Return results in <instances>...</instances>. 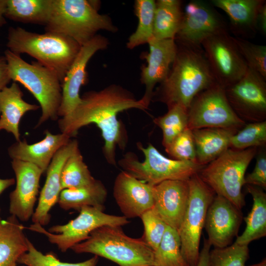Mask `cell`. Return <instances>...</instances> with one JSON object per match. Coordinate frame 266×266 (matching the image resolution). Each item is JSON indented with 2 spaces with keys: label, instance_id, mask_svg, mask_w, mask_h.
<instances>
[{
  "label": "cell",
  "instance_id": "obj_30",
  "mask_svg": "<svg viewBox=\"0 0 266 266\" xmlns=\"http://www.w3.org/2000/svg\"><path fill=\"white\" fill-rule=\"evenodd\" d=\"M51 0H6L5 17L11 20L35 24H46Z\"/></svg>",
  "mask_w": 266,
  "mask_h": 266
},
{
  "label": "cell",
  "instance_id": "obj_3",
  "mask_svg": "<svg viewBox=\"0 0 266 266\" xmlns=\"http://www.w3.org/2000/svg\"><path fill=\"white\" fill-rule=\"evenodd\" d=\"M6 46L15 54H28L54 71L61 83L81 47L62 34L50 32L38 33L19 27L9 28Z\"/></svg>",
  "mask_w": 266,
  "mask_h": 266
},
{
  "label": "cell",
  "instance_id": "obj_45",
  "mask_svg": "<svg viewBox=\"0 0 266 266\" xmlns=\"http://www.w3.org/2000/svg\"><path fill=\"white\" fill-rule=\"evenodd\" d=\"M15 183V180L14 178H0V195L5 190L13 185Z\"/></svg>",
  "mask_w": 266,
  "mask_h": 266
},
{
  "label": "cell",
  "instance_id": "obj_17",
  "mask_svg": "<svg viewBox=\"0 0 266 266\" xmlns=\"http://www.w3.org/2000/svg\"><path fill=\"white\" fill-rule=\"evenodd\" d=\"M242 218L240 210L216 195L208 208L204 224L211 245L218 248L228 246L237 234Z\"/></svg>",
  "mask_w": 266,
  "mask_h": 266
},
{
  "label": "cell",
  "instance_id": "obj_37",
  "mask_svg": "<svg viewBox=\"0 0 266 266\" xmlns=\"http://www.w3.org/2000/svg\"><path fill=\"white\" fill-rule=\"evenodd\" d=\"M248 257V245L234 243L224 248H214L210 252V266H245Z\"/></svg>",
  "mask_w": 266,
  "mask_h": 266
},
{
  "label": "cell",
  "instance_id": "obj_14",
  "mask_svg": "<svg viewBox=\"0 0 266 266\" xmlns=\"http://www.w3.org/2000/svg\"><path fill=\"white\" fill-rule=\"evenodd\" d=\"M224 30H227L225 23L212 4L192 0L183 11L182 23L174 40L177 44L201 48L205 39Z\"/></svg>",
  "mask_w": 266,
  "mask_h": 266
},
{
  "label": "cell",
  "instance_id": "obj_20",
  "mask_svg": "<svg viewBox=\"0 0 266 266\" xmlns=\"http://www.w3.org/2000/svg\"><path fill=\"white\" fill-rule=\"evenodd\" d=\"M78 148L76 140H70L55 154L46 170V178L40 192L38 204L32 217L34 224L42 226L50 222V210L58 202L62 191L61 175L62 168L67 159Z\"/></svg>",
  "mask_w": 266,
  "mask_h": 266
},
{
  "label": "cell",
  "instance_id": "obj_19",
  "mask_svg": "<svg viewBox=\"0 0 266 266\" xmlns=\"http://www.w3.org/2000/svg\"><path fill=\"white\" fill-rule=\"evenodd\" d=\"M113 194L123 216L140 217L154 206L153 186L122 171L116 177Z\"/></svg>",
  "mask_w": 266,
  "mask_h": 266
},
{
  "label": "cell",
  "instance_id": "obj_23",
  "mask_svg": "<svg viewBox=\"0 0 266 266\" xmlns=\"http://www.w3.org/2000/svg\"><path fill=\"white\" fill-rule=\"evenodd\" d=\"M211 4L224 11L235 37L250 38L257 31V19L264 0H211Z\"/></svg>",
  "mask_w": 266,
  "mask_h": 266
},
{
  "label": "cell",
  "instance_id": "obj_6",
  "mask_svg": "<svg viewBox=\"0 0 266 266\" xmlns=\"http://www.w3.org/2000/svg\"><path fill=\"white\" fill-rule=\"evenodd\" d=\"M4 56L11 80L23 85L40 104L41 115L37 127L49 119L56 120L62 100V83L56 73L38 62L29 64L8 49Z\"/></svg>",
  "mask_w": 266,
  "mask_h": 266
},
{
  "label": "cell",
  "instance_id": "obj_43",
  "mask_svg": "<svg viewBox=\"0 0 266 266\" xmlns=\"http://www.w3.org/2000/svg\"><path fill=\"white\" fill-rule=\"evenodd\" d=\"M211 246L208 239L204 238L203 247L200 253L199 261L196 266H210L209 254Z\"/></svg>",
  "mask_w": 266,
  "mask_h": 266
},
{
  "label": "cell",
  "instance_id": "obj_38",
  "mask_svg": "<svg viewBox=\"0 0 266 266\" xmlns=\"http://www.w3.org/2000/svg\"><path fill=\"white\" fill-rule=\"evenodd\" d=\"M233 38L248 67L266 79V46L254 44L240 37Z\"/></svg>",
  "mask_w": 266,
  "mask_h": 266
},
{
  "label": "cell",
  "instance_id": "obj_34",
  "mask_svg": "<svg viewBox=\"0 0 266 266\" xmlns=\"http://www.w3.org/2000/svg\"><path fill=\"white\" fill-rule=\"evenodd\" d=\"M188 110L179 105L168 108L166 113L153 120L162 131L164 147L188 128Z\"/></svg>",
  "mask_w": 266,
  "mask_h": 266
},
{
  "label": "cell",
  "instance_id": "obj_47",
  "mask_svg": "<svg viewBox=\"0 0 266 266\" xmlns=\"http://www.w3.org/2000/svg\"><path fill=\"white\" fill-rule=\"evenodd\" d=\"M249 266H266V260L264 259L262 262L258 264L250 265Z\"/></svg>",
  "mask_w": 266,
  "mask_h": 266
},
{
  "label": "cell",
  "instance_id": "obj_8",
  "mask_svg": "<svg viewBox=\"0 0 266 266\" xmlns=\"http://www.w3.org/2000/svg\"><path fill=\"white\" fill-rule=\"evenodd\" d=\"M137 146L144 155V161L140 162L134 153L128 152L118 165L123 171L152 186L168 180L187 181L204 166L196 162L167 158L150 143L145 148L141 143Z\"/></svg>",
  "mask_w": 266,
  "mask_h": 266
},
{
  "label": "cell",
  "instance_id": "obj_33",
  "mask_svg": "<svg viewBox=\"0 0 266 266\" xmlns=\"http://www.w3.org/2000/svg\"><path fill=\"white\" fill-rule=\"evenodd\" d=\"M154 254L157 266H190L182 255L178 231L168 226Z\"/></svg>",
  "mask_w": 266,
  "mask_h": 266
},
{
  "label": "cell",
  "instance_id": "obj_18",
  "mask_svg": "<svg viewBox=\"0 0 266 266\" xmlns=\"http://www.w3.org/2000/svg\"><path fill=\"white\" fill-rule=\"evenodd\" d=\"M149 51L144 55L147 65L141 67L140 81L145 91L142 100L149 106L154 88L167 77L177 51L174 39L152 38L148 43Z\"/></svg>",
  "mask_w": 266,
  "mask_h": 266
},
{
  "label": "cell",
  "instance_id": "obj_40",
  "mask_svg": "<svg viewBox=\"0 0 266 266\" xmlns=\"http://www.w3.org/2000/svg\"><path fill=\"white\" fill-rule=\"evenodd\" d=\"M165 148L167 154L174 160L197 163L192 131L188 128Z\"/></svg>",
  "mask_w": 266,
  "mask_h": 266
},
{
  "label": "cell",
  "instance_id": "obj_42",
  "mask_svg": "<svg viewBox=\"0 0 266 266\" xmlns=\"http://www.w3.org/2000/svg\"><path fill=\"white\" fill-rule=\"evenodd\" d=\"M11 80L6 59L0 56V90L6 87Z\"/></svg>",
  "mask_w": 266,
  "mask_h": 266
},
{
  "label": "cell",
  "instance_id": "obj_2",
  "mask_svg": "<svg viewBox=\"0 0 266 266\" xmlns=\"http://www.w3.org/2000/svg\"><path fill=\"white\" fill-rule=\"evenodd\" d=\"M177 45L171 68L154 91L152 100L164 103L168 108L179 105L188 110L198 94L217 82L201 47Z\"/></svg>",
  "mask_w": 266,
  "mask_h": 266
},
{
  "label": "cell",
  "instance_id": "obj_46",
  "mask_svg": "<svg viewBox=\"0 0 266 266\" xmlns=\"http://www.w3.org/2000/svg\"><path fill=\"white\" fill-rule=\"evenodd\" d=\"M6 0H0V29L6 23L5 10Z\"/></svg>",
  "mask_w": 266,
  "mask_h": 266
},
{
  "label": "cell",
  "instance_id": "obj_22",
  "mask_svg": "<svg viewBox=\"0 0 266 266\" xmlns=\"http://www.w3.org/2000/svg\"><path fill=\"white\" fill-rule=\"evenodd\" d=\"M45 137L41 140L32 144L27 141H17L8 148L11 158L31 163L37 166L43 173L46 170L56 152L71 139L67 134L61 133L52 134L45 132Z\"/></svg>",
  "mask_w": 266,
  "mask_h": 266
},
{
  "label": "cell",
  "instance_id": "obj_32",
  "mask_svg": "<svg viewBox=\"0 0 266 266\" xmlns=\"http://www.w3.org/2000/svg\"><path fill=\"white\" fill-rule=\"evenodd\" d=\"M96 180L77 149L66 160L61 175L62 190L81 187Z\"/></svg>",
  "mask_w": 266,
  "mask_h": 266
},
{
  "label": "cell",
  "instance_id": "obj_35",
  "mask_svg": "<svg viewBox=\"0 0 266 266\" xmlns=\"http://www.w3.org/2000/svg\"><path fill=\"white\" fill-rule=\"evenodd\" d=\"M266 145V121L246 123L232 136L230 148L237 150Z\"/></svg>",
  "mask_w": 266,
  "mask_h": 266
},
{
  "label": "cell",
  "instance_id": "obj_15",
  "mask_svg": "<svg viewBox=\"0 0 266 266\" xmlns=\"http://www.w3.org/2000/svg\"><path fill=\"white\" fill-rule=\"evenodd\" d=\"M108 44L105 37L97 34L81 47L62 83V100L58 116L68 115L80 103V89L88 81L87 64L97 51L105 49Z\"/></svg>",
  "mask_w": 266,
  "mask_h": 266
},
{
  "label": "cell",
  "instance_id": "obj_10",
  "mask_svg": "<svg viewBox=\"0 0 266 266\" xmlns=\"http://www.w3.org/2000/svg\"><path fill=\"white\" fill-rule=\"evenodd\" d=\"M104 210L86 206L79 210V214L64 225H57L48 231L43 226L34 224L25 227L45 235L48 241L56 245L62 252H66L75 245L86 240L96 229L103 226H123L130 223L124 216L106 214Z\"/></svg>",
  "mask_w": 266,
  "mask_h": 266
},
{
  "label": "cell",
  "instance_id": "obj_31",
  "mask_svg": "<svg viewBox=\"0 0 266 266\" xmlns=\"http://www.w3.org/2000/svg\"><path fill=\"white\" fill-rule=\"evenodd\" d=\"M156 1L136 0L134 12L138 19L135 31L129 37L127 46L132 49L139 45L148 43L153 38V28Z\"/></svg>",
  "mask_w": 266,
  "mask_h": 266
},
{
  "label": "cell",
  "instance_id": "obj_7",
  "mask_svg": "<svg viewBox=\"0 0 266 266\" xmlns=\"http://www.w3.org/2000/svg\"><path fill=\"white\" fill-rule=\"evenodd\" d=\"M257 149L237 150L229 148L204 166L198 174L216 195L225 198L241 210L245 205L241 191L245 173Z\"/></svg>",
  "mask_w": 266,
  "mask_h": 266
},
{
  "label": "cell",
  "instance_id": "obj_5",
  "mask_svg": "<svg viewBox=\"0 0 266 266\" xmlns=\"http://www.w3.org/2000/svg\"><path fill=\"white\" fill-rule=\"evenodd\" d=\"M71 249L106 258L120 266H157L154 251L143 238L129 236L121 226L100 227Z\"/></svg>",
  "mask_w": 266,
  "mask_h": 266
},
{
  "label": "cell",
  "instance_id": "obj_26",
  "mask_svg": "<svg viewBox=\"0 0 266 266\" xmlns=\"http://www.w3.org/2000/svg\"><path fill=\"white\" fill-rule=\"evenodd\" d=\"M196 161L205 166L230 148L231 138L238 131L219 128L193 130Z\"/></svg>",
  "mask_w": 266,
  "mask_h": 266
},
{
  "label": "cell",
  "instance_id": "obj_24",
  "mask_svg": "<svg viewBox=\"0 0 266 266\" xmlns=\"http://www.w3.org/2000/svg\"><path fill=\"white\" fill-rule=\"evenodd\" d=\"M18 84L13 82L10 86L0 90V131L11 133L17 141H20L19 126L24 115L36 110L40 106L25 101Z\"/></svg>",
  "mask_w": 266,
  "mask_h": 266
},
{
  "label": "cell",
  "instance_id": "obj_13",
  "mask_svg": "<svg viewBox=\"0 0 266 266\" xmlns=\"http://www.w3.org/2000/svg\"><path fill=\"white\" fill-rule=\"evenodd\" d=\"M266 79L248 68L237 82L225 88L227 100L246 123L266 121Z\"/></svg>",
  "mask_w": 266,
  "mask_h": 266
},
{
  "label": "cell",
  "instance_id": "obj_39",
  "mask_svg": "<svg viewBox=\"0 0 266 266\" xmlns=\"http://www.w3.org/2000/svg\"><path fill=\"white\" fill-rule=\"evenodd\" d=\"M140 218L144 227L142 238L155 251L162 241L167 225L153 208L143 213Z\"/></svg>",
  "mask_w": 266,
  "mask_h": 266
},
{
  "label": "cell",
  "instance_id": "obj_29",
  "mask_svg": "<svg viewBox=\"0 0 266 266\" xmlns=\"http://www.w3.org/2000/svg\"><path fill=\"white\" fill-rule=\"evenodd\" d=\"M182 1H156L153 38L156 39H174L183 19Z\"/></svg>",
  "mask_w": 266,
  "mask_h": 266
},
{
  "label": "cell",
  "instance_id": "obj_9",
  "mask_svg": "<svg viewBox=\"0 0 266 266\" xmlns=\"http://www.w3.org/2000/svg\"><path fill=\"white\" fill-rule=\"evenodd\" d=\"M188 182V201L178 233L183 258L190 266H196L206 213L215 193L201 180L198 173L192 176Z\"/></svg>",
  "mask_w": 266,
  "mask_h": 266
},
{
  "label": "cell",
  "instance_id": "obj_16",
  "mask_svg": "<svg viewBox=\"0 0 266 266\" xmlns=\"http://www.w3.org/2000/svg\"><path fill=\"white\" fill-rule=\"evenodd\" d=\"M11 165L15 174L16 187L9 195V213L19 220L27 221L34 211L43 172L30 163L13 159Z\"/></svg>",
  "mask_w": 266,
  "mask_h": 266
},
{
  "label": "cell",
  "instance_id": "obj_36",
  "mask_svg": "<svg viewBox=\"0 0 266 266\" xmlns=\"http://www.w3.org/2000/svg\"><path fill=\"white\" fill-rule=\"evenodd\" d=\"M28 250L19 259L18 264L25 266H96L99 257L94 255L91 258L77 263L61 261L53 252L46 254L38 250L28 239Z\"/></svg>",
  "mask_w": 266,
  "mask_h": 266
},
{
  "label": "cell",
  "instance_id": "obj_1",
  "mask_svg": "<svg viewBox=\"0 0 266 266\" xmlns=\"http://www.w3.org/2000/svg\"><path fill=\"white\" fill-rule=\"evenodd\" d=\"M80 103L68 115L58 121L61 133L70 137L82 127L94 123L100 129L104 140L103 153L106 161L116 166L115 149L125 148L127 136L117 119L119 113L130 109L145 110L149 106L142 100L117 85L99 91L85 93Z\"/></svg>",
  "mask_w": 266,
  "mask_h": 266
},
{
  "label": "cell",
  "instance_id": "obj_25",
  "mask_svg": "<svg viewBox=\"0 0 266 266\" xmlns=\"http://www.w3.org/2000/svg\"><path fill=\"white\" fill-rule=\"evenodd\" d=\"M24 229L13 215L2 219L0 207V266H17L19 259L28 251Z\"/></svg>",
  "mask_w": 266,
  "mask_h": 266
},
{
  "label": "cell",
  "instance_id": "obj_44",
  "mask_svg": "<svg viewBox=\"0 0 266 266\" xmlns=\"http://www.w3.org/2000/svg\"><path fill=\"white\" fill-rule=\"evenodd\" d=\"M257 30L264 34H266V2L260 7L257 19Z\"/></svg>",
  "mask_w": 266,
  "mask_h": 266
},
{
  "label": "cell",
  "instance_id": "obj_4",
  "mask_svg": "<svg viewBox=\"0 0 266 266\" xmlns=\"http://www.w3.org/2000/svg\"><path fill=\"white\" fill-rule=\"evenodd\" d=\"M45 31L59 33L81 46L100 30L115 33L118 28L111 18L98 12L97 2L87 0H51Z\"/></svg>",
  "mask_w": 266,
  "mask_h": 266
},
{
  "label": "cell",
  "instance_id": "obj_21",
  "mask_svg": "<svg viewBox=\"0 0 266 266\" xmlns=\"http://www.w3.org/2000/svg\"><path fill=\"white\" fill-rule=\"evenodd\" d=\"M189 192L188 180H168L153 186V209L167 226L177 231L187 207Z\"/></svg>",
  "mask_w": 266,
  "mask_h": 266
},
{
  "label": "cell",
  "instance_id": "obj_48",
  "mask_svg": "<svg viewBox=\"0 0 266 266\" xmlns=\"http://www.w3.org/2000/svg\"><path fill=\"white\" fill-rule=\"evenodd\" d=\"M24 266V265H19V266Z\"/></svg>",
  "mask_w": 266,
  "mask_h": 266
},
{
  "label": "cell",
  "instance_id": "obj_11",
  "mask_svg": "<svg viewBox=\"0 0 266 266\" xmlns=\"http://www.w3.org/2000/svg\"><path fill=\"white\" fill-rule=\"evenodd\" d=\"M188 116L187 127L191 130L219 128L239 131L246 124L230 105L225 88L217 83L196 96Z\"/></svg>",
  "mask_w": 266,
  "mask_h": 266
},
{
  "label": "cell",
  "instance_id": "obj_28",
  "mask_svg": "<svg viewBox=\"0 0 266 266\" xmlns=\"http://www.w3.org/2000/svg\"><path fill=\"white\" fill-rule=\"evenodd\" d=\"M246 190L253 203L251 211L244 218L246 228L234 242L241 245H248L251 241L266 235V194L263 189L253 185H247Z\"/></svg>",
  "mask_w": 266,
  "mask_h": 266
},
{
  "label": "cell",
  "instance_id": "obj_41",
  "mask_svg": "<svg viewBox=\"0 0 266 266\" xmlns=\"http://www.w3.org/2000/svg\"><path fill=\"white\" fill-rule=\"evenodd\" d=\"M266 145L258 147L256 162L253 170L244 179V185H250L266 189Z\"/></svg>",
  "mask_w": 266,
  "mask_h": 266
},
{
  "label": "cell",
  "instance_id": "obj_27",
  "mask_svg": "<svg viewBox=\"0 0 266 266\" xmlns=\"http://www.w3.org/2000/svg\"><path fill=\"white\" fill-rule=\"evenodd\" d=\"M107 196V189L100 180L89 185L73 189L62 190L58 203L64 210L71 209L79 211L89 206L104 210V203Z\"/></svg>",
  "mask_w": 266,
  "mask_h": 266
},
{
  "label": "cell",
  "instance_id": "obj_12",
  "mask_svg": "<svg viewBox=\"0 0 266 266\" xmlns=\"http://www.w3.org/2000/svg\"><path fill=\"white\" fill-rule=\"evenodd\" d=\"M216 82L224 88L239 81L248 66L227 30L205 39L201 44Z\"/></svg>",
  "mask_w": 266,
  "mask_h": 266
}]
</instances>
